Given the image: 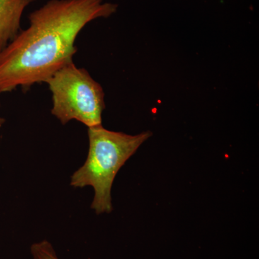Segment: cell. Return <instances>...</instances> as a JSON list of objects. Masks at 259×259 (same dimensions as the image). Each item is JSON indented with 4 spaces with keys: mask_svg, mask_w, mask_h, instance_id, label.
I'll list each match as a JSON object with an SVG mask.
<instances>
[{
    "mask_svg": "<svg viewBox=\"0 0 259 259\" xmlns=\"http://www.w3.org/2000/svg\"><path fill=\"white\" fill-rule=\"evenodd\" d=\"M118 5L103 0H50L29 15V26L0 52V95L47 83L77 52L76 37Z\"/></svg>",
    "mask_w": 259,
    "mask_h": 259,
    "instance_id": "cell-1",
    "label": "cell"
},
{
    "mask_svg": "<svg viewBox=\"0 0 259 259\" xmlns=\"http://www.w3.org/2000/svg\"><path fill=\"white\" fill-rule=\"evenodd\" d=\"M89 151L83 164L71 176L74 188L92 187L91 208L97 214L112 212V187L116 175L145 141L151 131L137 135L109 131L102 125L88 127Z\"/></svg>",
    "mask_w": 259,
    "mask_h": 259,
    "instance_id": "cell-2",
    "label": "cell"
},
{
    "mask_svg": "<svg viewBox=\"0 0 259 259\" xmlns=\"http://www.w3.org/2000/svg\"><path fill=\"white\" fill-rule=\"evenodd\" d=\"M51 95V114L62 125L79 121L87 127L102 125L105 108L101 85L74 62L66 65L48 80Z\"/></svg>",
    "mask_w": 259,
    "mask_h": 259,
    "instance_id": "cell-3",
    "label": "cell"
},
{
    "mask_svg": "<svg viewBox=\"0 0 259 259\" xmlns=\"http://www.w3.org/2000/svg\"><path fill=\"white\" fill-rule=\"evenodd\" d=\"M34 0H0V52L21 31L25 8Z\"/></svg>",
    "mask_w": 259,
    "mask_h": 259,
    "instance_id": "cell-4",
    "label": "cell"
},
{
    "mask_svg": "<svg viewBox=\"0 0 259 259\" xmlns=\"http://www.w3.org/2000/svg\"><path fill=\"white\" fill-rule=\"evenodd\" d=\"M32 259H59L50 242L44 240L30 246Z\"/></svg>",
    "mask_w": 259,
    "mask_h": 259,
    "instance_id": "cell-5",
    "label": "cell"
},
{
    "mask_svg": "<svg viewBox=\"0 0 259 259\" xmlns=\"http://www.w3.org/2000/svg\"><path fill=\"white\" fill-rule=\"evenodd\" d=\"M0 107H1V104H0ZM5 122V119L3 117H0V127H3Z\"/></svg>",
    "mask_w": 259,
    "mask_h": 259,
    "instance_id": "cell-6",
    "label": "cell"
}]
</instances>
